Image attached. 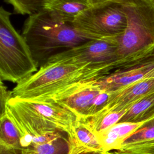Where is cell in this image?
Wrapping results in <instances>:
<instances>
[{
	"label": "cell",
	"mask_w": 154,
	"mask_h": 154,
	"mask_svg": "<svg viewBox=\"0 0 154 154\" xmlns=\"http://www.w3.org/2000/svg\"><path fill=\"white\" fill-rule=\"evenodd\" d=\"M104 154H120V153H119L116 152H106Z\"/></svg>",
	"instance_id": "cell-25"
},
{
	"label": "cell",
	"mask_w": 154,
	"mask_h": 154,
	"mask_svg": "<svg viewBox=\"0 0 154 154\" xmlns=\"http://www.w3.org/2000/svg\"><path fill=\"white\" fill-rule=\"evenodd\" d=\"M81 32L94 38H116L125 31L126 14L121 5L115 0L90 5L72 22Z\"/></svg>",
	"instance_id": "cell-6"
},
{
	"label": "cell",
	"mask_w": 154,
	"mask_h": 154,
	"mask_svg": "<svg viewBox=\"0 0 154 154\" xmlns=\"http://www.w3.org/2000/svg\"><path fill=\"white\" fill-rule=\"evenodd\" d=\"M4 113L18 131L22 149L63 137L62 132L14 97L5 105Z\"/></svg>",
	"instance_id": "cell-7"
},
{
	"label": "cell",
	"mask_w": 154,
	"mask_h": 154,
	"mask_svg": "<svg viewBox=\"0 0 154 154\" xmlns=\"http://www.w3.org/2000/svg\"><path fill=\"white\" fill-rule=\"evenodd\" d=\"M115 152L120 154H154V118L144 123Z\"/></svg>",
	"instance_id": "cell-12"
},
{
	"label": "cell",
	"mask_w": 154,
	"mask_h": 154,
	"mask_svg": "<svg viewBox=\"0 0 154 154\" xmlns=\"http://www.w3.org/2000/svg\"><path fill=\"white\" fill-rule=\"evenodd\" d=\"M90 6L85 0H49L43 9L64 21L72 23L78 15Z\"/></svg>",
	"instance_id": "cell-14"
},
{
	"label": "cell",
	"mask_w": 154,
	"mask_h": 154,
	"mask_svg": "<svg viewBox=\"0 0 154 154\" xmlns=\"http://www.w3.org/2000/svg\"><path fill=\"white\" fill-rule=\"evenodd\" d=\"M102 75L101 72L93 69L49 61L17 83L11 91L13 97L17 99L49 102L71 85Z\"/></svg>",
	"instance_id": "cell-2"
},
{
	"label": "cell",
	"mask_w": 154,
	"mask_h": 154,
	"mask_svg": "<svg viewBox=\"0 0 154 154\" xmlns=\"http://www.w3.org/2000/svg\"><path fill=\"white\" fill-rule=\"evenodd\" d=\"M0 154H20V153L13 150H10L3 146H0Z\"/></svg>",
	"instance_id": "cell-23"
},
{
	"label": "cell",
	"mask_w": 154,
	"mask_h": 154,
	"mask_svg": "<svg viewBox=\"0 0 154 154\" xmlns=\"http://www.w3.org/2000/svg\"><path fill=\"white\" fill-rule=\"evenodd\" d=\"M13 97L12 91L8 90L7 87L4 84L3 81L1 79L0 82V100H1V114L3 113L5 105L8 101Z\"/></svg>",
	"instance_id": "cell-22"
},
{
	"label": "cell",
	"mask_w": 154,
	"mask_h": 154,
	"mask_svg": "<svg viewBox=\"0 0 154 154\" xmlns=\"http://www.w3.org/2000/svg\"><path fill=\"white\" fill-rule=\"evenodd\" d=\"M11 13L0 9V79L16 84L38 69L25 38L11 23Z\"/></svg>",
	"instance_id": "cell-4"
},
{
	"label": "cell",
	"mask_w": 154,
	"mask_h": 154,
	"mask_svg": "<svg viewBox=\"0 0 154 154\" xmlns=\"http://www.w3.org/2000/svg\"><path fill=\"white\" fill-rule=\"evenodd\" d=\"M90 5H94L104 3L111 0H85Z\"/></svg>",
	"instance_id": "cell-24"
},
{
	"label": "cell",
	"mask_w": 154,
	"mask_h": 154,
	"mask_svg": "<svg viewBox=\"0 0 154 154\" xmlns=\"http://www.w3.org/2000/svg\"><path fill=\"white\" fill-rule=\"evenodd\" d=\"M127 110L99 113L93 116L80 118L78 120L96 135L119 123Z\"/></svg>",
	"instance_id": "cell-16"
},
{
	"label": "cell",
	"mask_w": 154,
	"mask_h": 154,
	"mask_svg": "<svg viewBox=\"0 0 154 154\" xmlns=\"http://www.w3.org/2000/svg\"><path fill=\"white\" fill-rule=\"evenodd\" d=\"M73 138L82 146L103 152L97 135L79 120L75 126Z\"/></svg>",
	"instance_id": "cell-19"
},
{
	"label": "cell",
	"mask_w": 154,
	"mask_h": 154,
	"mask_svg": "<svg viewBox=\"0 0 154 154\" xmlns=\"http://www.w3.org/2000/svg\"><path fill=\"white\" fill-rule=\"evenodd\" d=\"M69 147L68 138L63 136L46 143L31 145L22 149L20 154H66Z\"/></svg>",
	"instance_id": "cell-18"
},
{
	"label": "cell",
	"mask_w": 154,
	"mask_h": 154,
	"mask_svg": "<svg viewBox=\"0 0 154 154\" xmlns=\"http://www.w3.org/2000/svg\"><path fill=\"white\" fill-rule=\"evenodd\" d=\"M153 93L154 78L140 81L111 93L106 106L99 113L119 112L128 109L134 103Z\"/></svg>",
	"instance_id": "cell-11"
},
{
	"label": "cell",
	"mask_w": 154,
	"mask_h": 154,
	"mask_svg": "<svg viewBox=\"0 0 154 154\" xmlns=\"http://www.w3.org/2000/svg\"><path fill=\"white\" fill-rule=\"evenodd\" d=\"M145 122H119L96 134L103 152L116 151L125 140Z\"/></svg>",
	"instance_id": "cell-13"
},
{
	"label": "cell",
	"mask_w": 154,
	"mask_h": 154,
	"mask_svg": "<svg viewBox=\"0 0 154 154\" xmlns=\"http://www.w3.org/2000/svg\"><path fill=\"white\" fill-rule=\"evenodd\" d=\"M69 141V150L66 154H104L105 153L91 150L78 143L74 138H68Z\"/></svg>",
	"instance_id": "cell-21"
},
{
	"label": "cell",
	"mask_w": 154,
	"mask_h": 154,
	"mask_svg": "<svg viewBox=\"0 0 154 154\" xmlns=\"http://www.w3.org/2000/svg\"><path fill=\"white\" fill-rule=\"evenodd\" d=\"M152 1H153V2H154V0H152Z\"/></svg>",
	"instance_id": "cell-26"
},
{
	"label": "cell",
	"mask_w": 154,
	"mask_h": 154,
	"mask_svg": "<svg viewBox=\"0 0 154 154\" xmlns=\"http://www.w3.org/2000/svg\"><path fill=\"white\" fill-rule=\"evenodd\" d=\"M109 95L96 84L94 79H92L71 85L54 96L51 101L67 108L79 119L99 114L106 106Z\"/></svg>",
	"instance_id": "cell-8"
},
{
	"label": "cell",
	"mask_w": 154,
	"mask_h": 154,
	"mask_svg": "<svg viewBox=\"0 0 154 154\" xmlns=\"http://www.w3.org/2000/svg\"><path fill=\"white\" fill-rule=\"evenodd\" d=\"M49 0H5L11 5L14 12L22 15H32L43 9Z\"/></svg>",
	"instance_id": "cell-20"
},
{
	"label": "cell",
	"mask_w": 154,
	"mask_h": 154,
	"mask_svg": "<svg viewBox=\"0 0 154 154\" xmlns=\"http://www.w3.org/2000/svg\"><path fill=\"white\" fill-rule=\"evenodd\" d=\"M153 118H154V93L134 103L128 109L119 122H145Z\"/></svg>",
	"instance_id": "cell-15"
},
{
	"label": "cell",
	"mask_w": 154,
	"mask_h": 154,
	"mask_svg": "<svg viewBox=\"0 0 154 154\" xmlns=\"http://www.w3.org/2000/svg\"><path fill=\"white\" fill-rule=\"evenodd\" d=\"M22 34L38 67L60 52L96 39L45 9L29 16Z\"/></svg>",
	"instance_id": "cell-1"
},
{
	"label": "cell",
	"mask_w": 154,
	"mask_h": 154,
	"mask_svg": "<svg viewBox=\"0 0 154 154\" xmlns=\"http://www.w3.org/2000/svg\"><path fill=\"white\" fill-rule=\"evenodd\" d=\"M154 78V49L133 63L94 78L96 84L109 94L140 81Z\"/></svg>",
	"instance_id": "cell-9"
},
{
	"label": "cell",
	"mask_w": 154,
	"mask_h": 154,
	"mask_svg": "<svg viewBox=\"0 0 154 154\" xmlns=\"http://www.w3.org/2000/svg\"><path fill=\"white\" fill-rule=\"evenodd\" d=\"M0 146L20 153V135L16 126L5 114H1Z\"/></svg>",
	"instance_id": "cell-17"
},
{
	"label": "cell",
	"mask_w": 154,
	"mask_h": 154,
	"mask_svg": "<svg viewBox=\"0 0 154 154\" xmlns=\"http://www.w3.org/2000/svg\"><path fill=\"white\" fill-rule=\"evenodd\" d=\"M122 6L126 28L116 37L118 68L142 58L154 49V2L152 0H115Z\"/></svg>",
	"instance_id": "cell-3"
},
{
	"label": "cell",
	"mask_w": 154,
	"mask_h": 154,
	"mask_svg": "<svg viewBox=\"0 0 154 154\" xmlns=\"http://www.w3.org/2000/svg\"><path fill=\"white\" fill-rule=\"evenodd\" d=\"M117 47L116 38L93 39L60 52L48 61L88 67L103 75L118 68Z\"/></svg>",
	"instance_id": "cell-5"
},
{
	"label": "cell",
	"mask_w": 154,
	"mask_h": 154,
	"mask_svg": "<svg viewBox=\"0 0 154 154\" xmlns=\"http://www.w3.org/2000/svg\"><path fill=\"white\" fill-rule=\"evenodd\" d=\"M17 99L23 105L38 114L60 131L66 134L67 138H73L75 126L79 118L73 112L54 101Z\"/></svg>",
	"instance_id": "cell-10"
}]
</instances>
